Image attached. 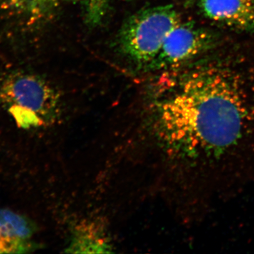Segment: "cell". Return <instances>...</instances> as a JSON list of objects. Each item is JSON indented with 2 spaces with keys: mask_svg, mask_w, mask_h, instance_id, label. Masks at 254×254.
<instances>
[{
  "mask_svg": "<svg viewBox=\"0 0 254 254\" xmlns=\"http://www.w3.org/2000/svg\"><path fill=\"white\" fill-rule=\"evenodd\" d=\"M60 0H0V9L23 26H38L53 14Z\"/></svg>",
  "mask_w": 254,
  "mask_h": 254,
  "instance_id": "52a82bcc",
  "label": "cell"
},
{
  "mask_svg": "<svg viewBox=\"0 0 254 254\" xmlns=\"http://www.w3.org/2000/svg\"><path fill=\"white\" fill-rule=\"evenodd\" d=\"M0 101L18 123L41 127L54 121L60 109L58 93L33 73L16 71L0 82Z\"/></svg>",
  "mask_w": 254,
  "mask_h": 254,
  "instance_id": "7a4b0ae2",
  "label": "cell"
},
{
  "mask_svg": "<svg viewBox=\"0 0 254 254\" xmlns=\"http://www.w3.org/2000/svg\"><path fill=\"white\" fill-rule=\"evenodd\" d=\"M155 127L172 150L220 152L236 144L248 110L238 78L220 68L190 74L180 88L155 105Z\"/></svg>",
  "mask_w": 254,
  "mask_h": 254,
  "instance_id": "6da1fadb",
  "label": "cell"
},
{
  "mask_svg": "<svg viewBox=\"0 0 254 254\" xmlns=\"http://www.w3.org/2000/svg\"><path fill=\"white\" fill-rule=\"evenodd\" d=\"M33 233L31 224L22 215L0 209V254L27 252Z\"/></svg>",
  "mask_w": 254,
  "mask_h": 254,
  "instance_id": "8992f818",
  "label": "cell"
},
{
  "mask_svg": "<svg viewBox=\"0 0 254 254\" xmlns=\"http://www.w3.org/2000/svg\"><path fill=\"white\" fill-rule=\"evenodd\" d=\"M181 23L180 14L172 4L140 10L120 30V48L130 60L145 68L158 54L170 32Z\"/></svg>",
  "mask_w": 254,
  "mask_h": 254,
  "instance_id": "3957f363",
  "label": "cell"
},
{
  "mask_svg": "<svg viewBox=\"0 0 254 254\" xmlns=\"http://www.w3.org/2000/svg\"><path fill=\"white\" fill-rule=\"evenodd\" d=\"M198 6L215 22L254 33V0H199Z\"/></svg>",
  "mask_w": 254,
  "mask_h": 254,
  "instance_id": "5b68a950",
  "label": "cell"
},
{
  "mask_svg": "<svg viewBox=\"0 0 254 254\" xmlns=\"http://www.w3.org/2000/svg\"><path fill=\"white\" fill-rule=\"evenodd\" d=\"M110 0H84L87 18L91 23H98L105 12L106 5Z\"/></svg>",
  "mask_w": 254,
  "mask_h": 254,
  "instance_id": "9c48e42d",
  "label": "cell"
},
{
  "mask_svg": "<svg viewBox=\"0 0 254 254\" xmlns=\"http://www.w3.org/2000/svg\"><path fill=\"white\" fill-rule=\"evenodd\" d=\"M67 249L68 253L107 254L113 252V245L101 224L85 220L73 228Z\"/></svg>",
  "mask_w": 254,
  "mask_h": 254,
  "instance_id": "ba28073f",
  "label": "cell"
},
{
  "mask_svg": "<svg viewBox=\"0 0 254 254\" xmlns=\"http://www.w3.org/2000/svg\"><path fill=\"white\" fill-rule=\"evenodd\" d=\"M208 33L192 23H180L170 32L156 57L146 66L151 71L165 69L186 63L210 44Z\"/></svg>",
  "mask_w": 254,
  "mask_h": 254,
  "instance_id": "277c9868",
  "label": "cell"
}]
</instances>
